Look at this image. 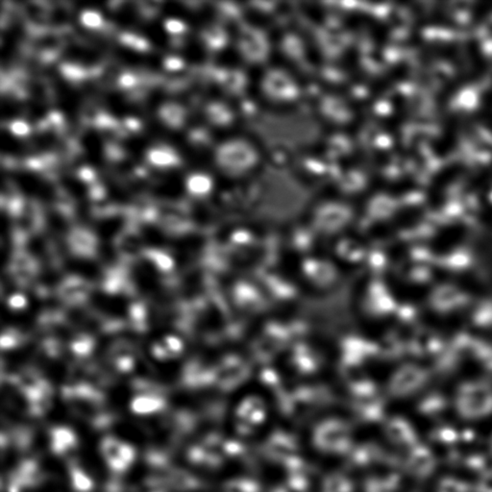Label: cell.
I'll return each mask as SVG.
<instances>
[{"instance_id": "277c9868", "label": "cell", "mask_w": 492, "mask_h": 492, "mask_svg": "<svg viewBox=\"0 0 492 492\" xmlns=\"http://www.w3.org/2000/svg\"><path fill=\"white\" fill-rule=\"evenodd\" d=\"M17 131L18 133H23L26 131V125L23 124H15V132Z\"/></svg>"}, {"instance_id": "7a4b0ae2", "label": "cell", "mask_w": 492, "mask_h": 492, "mask_svg": "<svg viewBox=\"0 0 492 492\" xmlns=\"http://www.w3.org/2000/svg\"><path fill=\"white\" fill-rule=\"evenodd\" d=\"M210 180L204 176H195L190 182V190L194 192H205L210 187Z\"/></svg>"}, {"instance_id": "6da1fadb", "label": "cell", "mask_w": 492, "mask_h": 492, "mask_svg": "<svg viewBox=\"0 0 492 492\" xmlns=\"http://www.w3.org/2000/svg\"><path fill=\"white\" fill-rule=\"evenodd\" d=\"M87 292H88V288L82 282H77L76 280L69 283L67 285H65L64 290H62V295L66 296L67 298H81L86 295Z\"/></svg>"}, {"instance_id": "3957f363", "label": "cell", "mask_w": 492, "mask_h": 492, "mask_svg": "<svg viewBox=\"0 0 492 492\" xmlns=\"http://www.w3.org/2000/svg\"><path fill=\"white\" fill-rule=\"evenodd\" d=\"M85 21L87 24H89V26H95L97 24H99L97 23H99L100 18L99 16L95 15L94 13H86L85 16Z\"/></svg>"}]
</instances>
